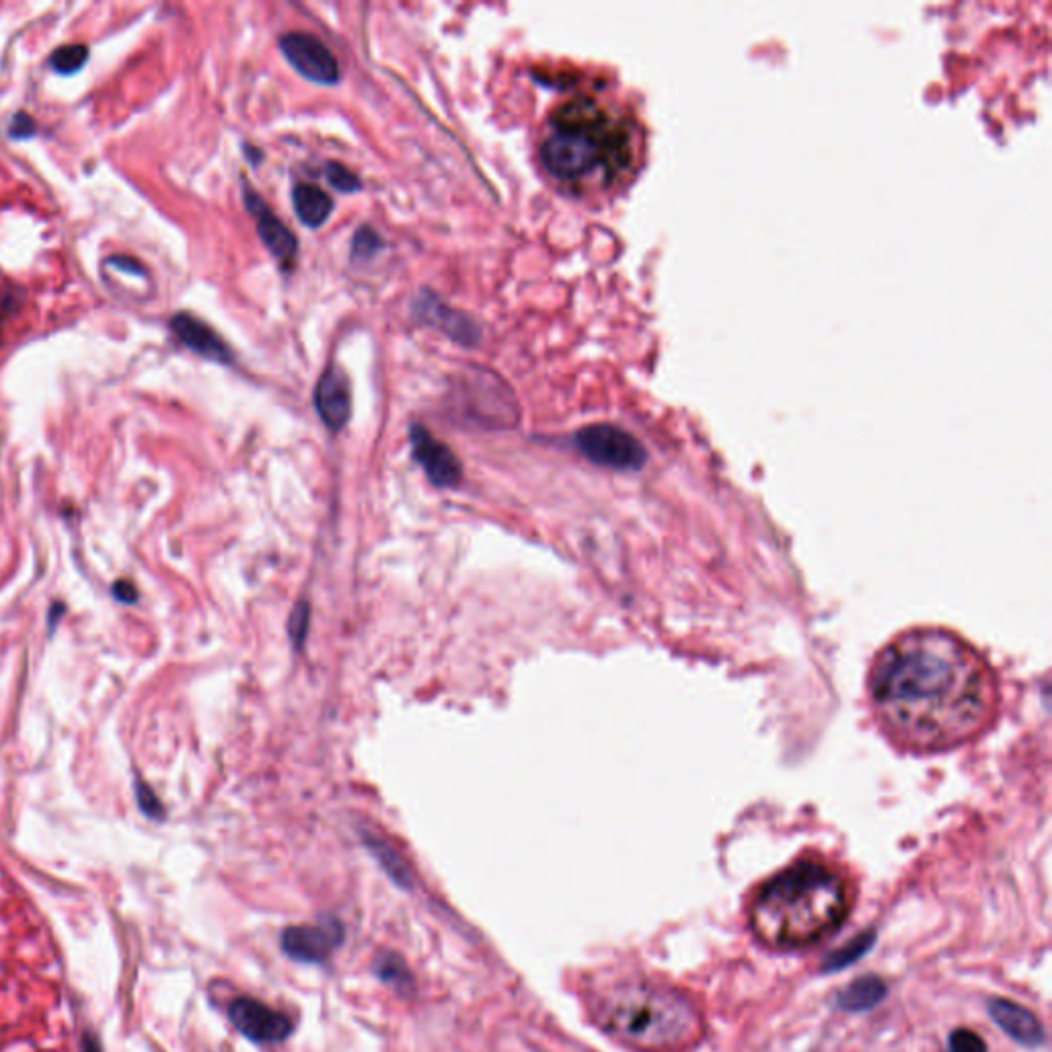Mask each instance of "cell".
Here are the masks:
<instances>
[{
    "label": "cell",
    "instance_id": "cell-1",
    "mask_svg": "<svg viewBox=\"0 0 1052 1052\" xmlns=\"http://www.w3.org/2000/svg\"><path fill=\"white\" fill-rule=\"evenodd\" d=\"M870 701L890 741L908 751H946L991 724L999 687L989 662L944 629H913L875 656Z\"/></svg>",
    "mask_w": 1052,
    "mask_h": 1052
},
{
    "label": "cell",
    "instance_id": "cell-2",
    "mask_svg": "<svg viewBox=\"0 0 1052 1052\" xmlns=\"http://www.w3.org/2000/svg\"><path fill=\"white\" fill-rule=\"evenodd\" d=\"M847 913L846 880L820 861H800L758 890L751 923L771 948L794 949L835 932Z\"/></svg>",
    "mask_w": 1052,
    "mask_h": 1052
},
{
    "label": "cell",
    "instance_id": "cell-3",
    "mask_svg": "<svg viewBox=\"0 0 1052 1052\" xmlns=\"http://www.w3.org/2000/svg\"><path fill=\"white\" fill-rule=\"evenodd\" d=\"M591 1008L607 1034L638 1051H682L701 1037V1018L691 1001L648 980H617L601 987Z\"/></svg>",
    "mask_w": 1052,
    "mask_h": 1052
},
{
    "label": "cell",
    "instance_id": "cell-4",
    "mask_svg": "<svg viewBox=\"0 0 1052 1052\" xmlns=\"http://www.w3.org/2000/svg\"><path fill=\"white\" fill-rule=\"evenodd\" d=\"M551 124L553 132L541 145V161L553 178L576 181L598 169L613 176L627 164V134L593 102L565 104Z\"/></svg>",
    "mask_w": 1052,
    "mask_h": 1052
},
{
    "label": "cell",
    "instance_id": "cell-5",
    "mask_svg": "<svg viewBox=\"0 0 1052 1052\" xmlns=\"http://www.w3.org/2000/svg\"><path fill=\"white\" fill-rule=\"evenodd\" d=\"M580 453L594 465L615 471H634L646 460V450L638 438L613 424H593L576 434Z\"/></svg>",
    "mask_w": 1052,
    "mask_h": 1052
},
{
    "label": "cell",
    "instance_id": "cell-6",
    "mask_svg": "<svg viewBox=\"0 0 1052 1052\" xmlns=\"http://www.w3.org/2000/svg\"><path fill=\"white\" fill-rule=\"evenodd\" d=\"M284 59L298 75L319 85H336L340 81V64L331 50L311 33H286L280 40Z\"/></svg>",
    "mask_w": 1052,
    "mask_h": 1052
},
{
    "label": "cell",
    "instance_id": "cell-7",
    "mask_svg": "<svg viewBox=\"0 0 1052 1052\" xmlns=\"http://www.w3.org/2000/svg\"><path fill=\"white\" fill-rule=\"evenodd\" d=\"M410 443H412L414 459L424 469V474L431 479L432 486H436V488L459 486L460 479H463V467H460L457 455L445 443L434 438L422 424L412 426Z\"/></svg>",
    "mask_w": 1052,
    "mask_h": 1052
},
{
    "label": "cell",
    "instance_id": "cell-8",
    "mask_svg": "<svg viewBox=\"0 0 1052 1052\" xmlns=\"http://www.w3.org/2000/svg\"><path fill=\"white\" fill-rule=\"evenodd\" d=\"M229 1018L238 1032L253 1042H283L293 1032V1022L288 1016L249 997L233 1001L229 1008Z\"/></svg>",
    "mask_w": 1052,
    "mask_h": 1052
},
{
    "label": "cell",
    "instance_id": "cell-9",
    "mask_svg": "<svg viewBox=\"0 0 1052 1052\" xmlns=\"http://www.w3.org/2000/svg\"><path fill=\"white\" fill-rule=\"evenodd\" d=\"M343 939L340 921L327 920L315 925L288 927L283 934V949L286 956L298 963H321L331 956Z\"/></svg>",
    "mask_w": 1052,
    "mask_h": 1052
},
{
    "label": "cell",
    "instance_id": "cell-10",
    "mask_svg": "<svg viewBox=\"0 0 1052 1052\" xmlns=\"http://www.w3.org/2000/svg\"><path fill=\"white\" fill-rule=\"evenodd\" d=\"M245 206L252 212L257 223V235L264 241L267 252L272 253L284 267L293 266L297 257L298 243L295 233L267 208L259 193L253 192L249 185L243 188Z\"/></svg>",
    "mask_w": 1052,
    "mask_h": 1052
},
{
    "label": "cell",
    "instance_id": "cell-11",
    "mask_svg": "<svg viewBox=\"0 0 1052 1052\" xmlns=\"http://www.w3.org/2000/svg\"><path fill=\"white\" fill-rule=\"evenodd\" d=\"M315 407L331 432H340L352 415V391L346 372L327 366L315 386Z\"/></svg>",
    "mask_w": 1052,
    "mask_h": 1052
},
{
    "label": "cell",
    "instance_id": "cell-12",
    "mask_svg": "<svg viewBox=\"0 0 1052 1052\" xmlns=\"http://www.w3.org/2000/svg\"><path fill=\"white\" fill-rule=\"evenodd\" d=\"M414 315L422 323L436 327L450 340L459 341L463 346H475L481 340V329L469 315L450 309L440 298L431 293H424L422 297L415 298Z\"/></svg>",
    "mask_w": 1052,
    "mask_h": 1052
},
{
    "label": "cell",
    "instance_id": "cell-13",
    "mask_svg": "<svg viewBox=\"0 0 1052 1052\" xmlns=\"http://www.w3.org/2000/svg\"><path fill=\"white\" fill-rule=\"evenodd\" d=\"M171 331L176 333L185 348H190L198 357L208 358L219 364H231L233 352L224 343L223 338L206 323L195 319L188 312H179L171 319Z\"/></svg>",
    "mask_w": 1052,
    "mask_h": 1052
},
{
    "label": "cell",
    "instance_id": "cell-14",
    "mask_svg": "<svg viewBox=\"0 0 1052 1052\" xmlns=\"http://www.w3.org/2000/svg\"><path fill=\"white\" fill-rule=\"evenodd\" d=\"M989 1013L993 1022L1016 1042L1023 1046H1040L1044 1042V1030L1042 1023L1038 1022L1037 1016L1032 1011L1008 1001V999H993L989 1003Z\"/></svg>",
    "mask_w": 1052,
    "mask_h": 1052
},
{
    "label": "cell",
    "instance_id": "cell-15",
    "mask_svg": "<svg viewBox=\"0 0 1052 1052\" xmlns=\"http://www.w3.org/2000/svg\"><path fill=\"white\" fill-rule=\"evenodd\" d=\"M293 206L300 223L309 229H319L331 216L333 200L319 185L297 183L293 190Z\"/></svg>",
    "mask_w": 1052,
    "mask_h": 1052
},
{
    "label": "cell",
    "instance_id": "cell-16",
    "mask_svg": "<svg viewBox=\"0 0 1052 1052\" xmlns=\"http://www.w3.org/2000/svg\"><path fill=\"white\" fill-rule=\"evenodd\" d=\"M886 997V985L878 977H861L837 995V1006L846 1011H868Z\"/></svg>",
    "mask_w": 1052,
    "mask_h": 1052
},
{
    "label": "cell",
    "instance_id": "cell-17",
    "mask_svg": "<svg viewBox=\"0 0 1052 1052\" xmlns=\"http://www.w3.org/2000/svg\"><path fill=\"white\" fill-rule=\"evenodd\" d=\"M366 843L371 847L372 853L376 856V860L383 863V868L395 882H400L403 886H407L412 882V874H410L405 861L401 860L400 853L393 847L386 846L385 841H379L374 837H369Z\"/></svg>",
    "mask_w": 1052,
    "mask_h": 1052
},
{
    "label": "cell",
    "instance_id": "cell-18",
    "mask_svg": "<svg viewBox=\"0 0 1052 1052\" xmlns=\"http://www.w3.org/2000/svg\"><path fill=\"white\" fill-rule=\"evenodd\" d=\"M874 932H868V934L856 937L851 944H847L846 948L832 952V954H830L829 960H827L825 966H822V968H825V973H835V970L843 968V966H847V964L860 960L861 956H863L868 949L874 946Z\"/></svg>",
    "mask_w": 1052,
    "mask_h": 1052
},
{
    "label": "cell",
    "instance_id": "cell-19",
    "mask_svg": "<svg viewBox=\"0 0 1052 1052\" xmlns=\"http://www.w3.org/2000/svg\"><path fill=\"white\" fill-rule=\"evenodd\" d=\"M87 59H89L87 45H62L52 54L50 66H52V71H56L60 75H73V73H78L83 68Z\"/></svg>",
    "mask_w": 1052,
    "mask_h": 1052
},
{
    "label": "cell",
    "instance_id": "cell-20",
    "mask_svg": "<svg viewBox=\"0 0 1052 1052\" xmlns=\"http://www.w3.org/2000/svg\"><path fill=\"white\" fill-rule=\"evenodd\" d=\"M383 247H385L383 238L379 237L369 226H362V229H358L357 235L352 238V262H357V264L371 262L376 253L383 252Z\"/></svg>",
    "mask_w": 1052,
    "mask_h": 1052
},
{
    "label": "cell",
    "instance_id": "cell-21",
    "mask_svg": "<svg viewBox=\"0 0 1052 1052\" xmlns=\"http://www.w3.org/2000/svg\"><path fill=\"white\" fill-rule=\"evenodd\" d=\"M309 623H311V607H309L307 601H300V603H297V607L293 608L290 619H288V636L293 639V646L297 650H300L307 641Z\"/></svg>",
    "mask_w": 1052,
    "mask_h": 1052
},
{
    "label": "cell",
    "instance_id": "cell-22",
    "mask_svg": "<svg viewBox=\"0 0 1052 1052\" xmlns=\"http://www.w3.org/2000/svg\"><path fill=\"white\" fill-rule=\"evenodd\" d=\"M326 178L338 192L354 193L362 190V181L354 171H350L346 164L327 163Z\"/></svg>",
    "mask_w": 1052,
    "mask_h": 1052
},
{
    "label": "cell",
    "instance_id": "cell-23",
    "mask_svg": "<svg viewBox=\"0 0 1052 1052\" xmlns=\"http://www.w3.org/2000/svg\"><path fill=\"white\" fill-rule=\"evenodd\" d=\"M376 975L383 978L385 982H395V985H405L407 982V968L397 956L386 954L376 963Z\"/></svg>",
    "mask_w": 1052,
    "mask_h": 1052
},
{
    "label": "cell",
    "instance_id": "cell-24",
    "mask_svg": "<svg viewBox=\"0 0 1052 1052\" xmlns=\"http://www.w3.org/2000/svg\"><path fill=\"white\" fill-rule=\"evenodd\" d=\"M949 1052H987V1044L977 1032L960 1028L949 1037Z\"/></svg>",
    "mask_w": 1052,
    "mask_h": 1052
},
{
    "label": "cell",
    "instance_id": "cell-25",
    "mask_svg": "<svg viewBox=\"0 0 1052 1052\" xmlns=\"http://www.w3.org/2000/svg\"><path fill=\"white\" fill-rule=\"evenodd\" d=\"M136 798H138V806H140V810H142L145 815L149 816V818H157V820H161V818H163V804H161V800L157 798V794H155V791H152L147 784H142V782H136Z\"/></svg>",
    "mask_w": 1052,
    "mask_h": 1052
},
{
    "label": "cell",
    "instance_id": "cell-26",
    "mask_svg": "<svg viewBox=\"0 0 1052 1052\" xmlns=\"http://www.w3.org/2000/svg\"><path fill=\"white\" fill-rule=\"evenodd\" d=\"M111 594L116 596V601L121 603V605H134V603L138 601V591H136V586H134V582H130V580H118V582H114Z\"/></svg>",
    "mask_w": 1052,
    "mask_h": 1052
},
{
    "label": "cell",
    "instance_id": "cell-27",
    "mask_svg": "<svg viewBox=\"0 0 1052 1052\" xmlns=\"http://www.w3.org/2000/svg\"><path fill=\"white\" fill-rule=\"evenodd\" d=\"M33 130H35V124H33V119H31L30 116H25V114L15 116L13 121H11V126H9V132H11L13 138H28V136L33 134Z\"/></svg>",
    "mask_w": 1052,
    "mask_h": 1052
},
{
    "label": "cell",
    "instance_id": "cell-28",
    "mask_svg": "<svg viewBox=\"0 0 1052 1052\" xmlns=\"http://www.w3.org/2000/svg\"><path fill=\"white\" fill-rule=\"evenodd\" d=\"M83 1052H102V1046H99V1042H97L95 1038L87 1034V1037L83 1038Z\"/></svg>",
    "mask_w": 1052,
    "mask_h": 1052
}]
</instances>
